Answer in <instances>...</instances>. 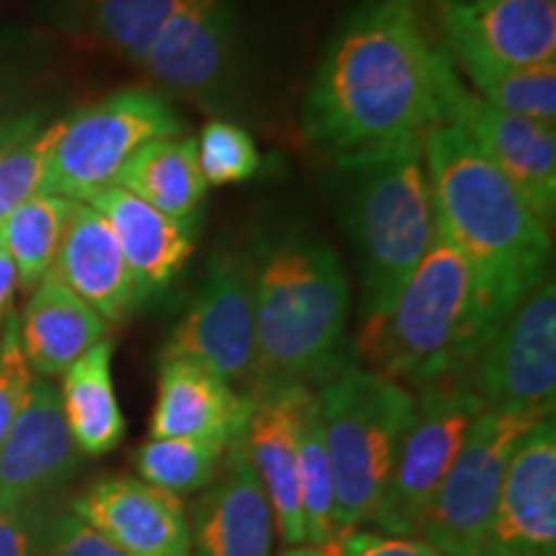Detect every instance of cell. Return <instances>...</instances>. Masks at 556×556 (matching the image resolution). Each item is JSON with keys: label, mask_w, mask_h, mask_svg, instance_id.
<instances>
[{"label": "cell", "mask_w": 556, "mask_h": 556, "mask_svg": "<svg viewBox=\"0 0 556 556\" xmlns=\"http://www.w3.org/2000/svg\"><path fill=\"white\" fill-rule=\"evenodd\" d=\"M479 556H556V428L544 417L513 451Z\"/></svg>", "instance_id": "5bb4252c"}, {"label": "cell", "mask_w": 556, "mask_h": 556, "mask_svg": "<svg viewBox=\"0 0 556 556\" xmlns=\"http://www.w3.org/2000/svg\"><path fill=\"white\" fill-rule=\"evenodd\" d=\"M441 124H456L516 186L533 214L554 225L556 214V131L548 124L505 114L464 86L451 60L443 75Z\"/></svg>", "instance_id": "7c38bea8"}, {"label": "cell", "mask_w": 556, "mask_h": 556, "mask_svg": "<svg viewBox=\"0 0 556 556\" xmlns=\"http://www.w3.org/2000/svg\"><path fill=\"white\" fill-rule=\"evenodd\" d=\"M495 330L467 258L435 232L392 302L361 319L356 356L366 371L422 389L462 377Z\"/></svg>", "instance_id": "277c9868"}, {"label": "cell", "mask_w": 556, "mask_h": 556, "mask_svg": "<svg viewBox=\"0 0 556 556\" xmlns=\"http://www.w3.org/2000/svg\"><path fill=\"white\" fill-rule=\"evenodd\" d=\"M435 5L454 65L556 62V0H435Z\"/></svg>", "instance_id": "4fadbf2b"}, {"label": "cell", "mask_w": 556, "mask_h": 556, "mask_svg": "<svg viewBox=\"0 0 556 556\" xmlns=\"http://www.w3.org/2000/svg\"><path fill=\"white\" fill-rule=\"evenodd\" d=\"M255 377L268 384H309L340 371L351 287L336 248L294 227L253 261Z\"/></svg>", "instance_id": "3957f363"}, {"label": "cell", "mask_w": 556, "mask_h": 556, "mask_svg": "<svg viewBox=\"0 0 556 556\" xmlns=\"http://www.w3.org/2000/svg\"><path fill=\"white\" fill-rule=\"evenodd\" d=\"M343 548H345V533H336V536L325 541V544L294 546L283 556H343Z\"/></svg>", "instance_id": "f35d334b"}, {"label": "cell", "mask_w": 556, "mask_h": 556, "mask_svg": "<svg viewBox=\"0 0 556 556\" xmlns=\"http://www.w3.org/2000/svg\"><path fill=\"white\" fill-rule=\"evenodd\" d=\"M189 0H88V26L109 50L135 65Z\"/></svg>", "instance_id": "f1b7e54d"}, {"label": "cell", "mask_w": 556, "mask_h": 556, "mask_svg": "<svg viewBox=\"0 0 556 556\" xmlns=\"http://www.w3.org/2000/svg\"><path fill=\"white\" fill-rule=\"evenodd\" d=\"M539 420L544 417L484 409L471 422L467 441L415 539H422L443 556L482 554L513 451Z\"/></svg>", "instance_id": "30bf717a"}, {"label": "cell", "mask_w": 556, "mask_h": 556, "mask_svg": "<svg viewBox=\"0 0 556 556\" xmlns=\"http://www.w3.org/2000/svg\"><path fill=\"white\" fill-rule=\"evenodd\" d=\"M232 443L219 438H148L137 448L135 467L139 479L180 497L201 492L219 475Z\"/></svg>", "instance_id": "83f0119b"}, {"label": "cell", "mask_w": 556, "mask_h": 556, "mask_svg": "<svg viewBox=\"0 0 556 556\" xmlns=\"http://www.w3.org/2000/svg\"><path fill=\"white\" fill-rule=\"evenodd\" d=\"M197 155L206 186L245 184L261 168V152L250 131L225 119L204 124L197 139Z\"/></svg>", "instance_id": "4dcf8cb0"}, {"label": "cell", "mask_w": 556, "mask_h": 556, "mask_svg": "<svg viewBox=\"0 0 556 556\" xmlns=\"http://www.w3.org/2000/svg\"><path fill=\"white\" fill-rule=\"evenodd\" d=\"M160 358H189L227 384H253V258L240 250L214 255L191 307L165 340Z\"/></svg>", "instance_id": "8fae6325"}, {"label": "cell", "mask_w": 556, "mask_h": 556, "mask_svg": "<svg viewBox=\"0 0 556 556\" xmlns=\"http://www.w3.org/2000/svg\"><path fill=\"white\" fill-rule=\"evenodd\" d=\"M253 397L242 446L258 475L274 510L276 533L283 544L302 546V507H299V456L302 430L315 400L309 384H268L248 392Z\"/></svg>", "instance_id": "2e32d148"}, {"label": "cell", "mask_w": 556, "mask_h": 556, "mask_svg": "<svg viewBox=\"0 0 556 556\" xmlns=\"http://www.w3.org/2000/svg\"><path fill=\"white\" fill-rule=\"evenodd\" d=\"M62 122L41 127L31 137L21 139L18 144L0 157V219H5L13 208L45 191L47 168L54 144L62 135Z\"/></svg>", "instance_id": "1f68e13d"}, {"label": "cell", "mask_w": 556, "mask_h": 556, "mask_svg": "<svg viewBox=\"0 0 556 556\" xmlns=\"http://www.w3.org/2000/svg\"><path fill=\"white\" fill-rule=\"evenodd\" d=\"M109 323L65 283L47 274L18 317V340L37 377H62L83 353L106 340Z\"/></svg>", "instance_id": "603a6c76"}, {"label": "cell", "mask_w": 556, "mask_h": 556, "mask_svg": "<svg viewBox=\"0 0 556 556\" xmlns=\"http://www.w3.org/2000/svg\"><path fill=\"white\" fill-rule=\"evenodd\" d=\"M80 456L62 415L60 389L34 377L29 400L0 443V510L39 503L78 471Z\"/></svg>", "instance_id": "ac0fdd59"}, {"label": "cell", "mask_w": 556, "mask_h": 556, "mask_svg": "<svg viewBox=\"0 0 556 556\" xmlns=\"http://www.w3.org/2000/svg\"><path fill=\"white\" fill-rule=\"evenodd\" d=\"M343 556H443L422 539L389 536V533L348 531Z\"/></svg>", "instance_id": "d590c367"}, {"label": "cell", "mask_w": 556, "mask_h": 556, "mask_svg": "<svg viewBox=\"0 0 556 556\" xmlns=\"http://www.w3.org/2000/svg\"><path fill=\"white\" fill-rule=\"evenodd\" d=\"M70 510L129 556H191L184 500L139 477L99 479Z\"/></svg>", "instance_id": "e0dca14e"}, {"label": "cell", "mask_w": 556, "mask_h": 556, "mask_svg": "<svg viewBox=\"0 0 556 556\" xmlns=\"http://www.w3.org/2000/svg\"><path fill=\"white\" fill-rule=\"evenodd\" d=\"M45 556H129L119 546L111 544L96 528L80 520L73 510L54 516Z\"/></svg>", "instance_id": "e575fe53"}, {"label": "cell", "mask_w": 556, "mask_h": 556, "mask_svg": "<svg viewBox=\"0 0 556 556\" xmlns=\"http://www.w3.org/2000/svg\"><path fill=\"white\" fill-rule=\"evenodd\" d=\"M238 58V24L229 0H189L144 54L150 78L184 99L212 103Z\"/></svg>", "instance_id": "9a60e30c"}, {"label": "cell", "mask_w": 556, "mask_h": 556, "mask_svg": "<svg viewBox=\"0 0 556 556\" xmlns=\"http://www.w3.org/2000/svg\"><path fill=\"white\" fill-rule=\"evenodd\" d=\"M116 186L170 219L197 217L208 189L199 165L197 139L160 137L142 144L124 163Z\"/></svg>", "instance_id": "d4e9b609"}, {"label": "cell", "mask_w": 556, "mask_h": 556, "mask_svg": "<svg viewBox=\"0 0 556 556\" xmlns=\"http://www.w3.org/2000/svg\"><path fill=\"white\" fill-rule=\"evenodd\" d=\"M18 278H16V268H13V261L9 258L3 248H0V325H3L5 315L11 312V302L13 294H16Z\"/></svg>", "instance_id": "74e56055"}, {"label": "cell", "mask_w": 556, "mask_h": 556, "mask_svg": "<svg viewBox=\"0 0 556 556\" xmlns=\"http://www.w3.org/2000/svg\"><path fill=\"white\" fill-rule=\"evenodd\" d=\"M422 139H402L338 160L343 222L364 274L361 319L392 302L435 240Z\"/></svg>", "instance_id": "5b68a950"}, {"label": "cell", "mask_w": 556, "mask_h": 556, "mask_svg": "<svg viewBox=\"0 0 556 556\" xmlns=\"http://www.w3.org/2000/svg\"><path fill=\"white\" fill-rule=\"evenodd\" d=\"M186 510L191 556H274V510L242 435L229 446L219 475Z\"/></svg>", "instance_id": "d6986e66"}, {"label": "cell", "mask_w": 556, "mask_h": 556, "mask_svg": "<svg viewBox=\"0 0 556 556\" xmlns=\"http://www.w3.org/2000/svg\"><path fill=\"white\" fill-rule=\"evenodd\" d=\"M458 75L469 90L505 114L523 116L554 127L556 122V62L536 67H500L484 62H462Z\"/></svg>", "instance_id": "4316f807"}, {"label": "cell", "mask_w": 556, "mask_h": 556, "mask_svg": "<svg viewBox=\"0 0 556 556\" xmlns=\"http://www.w3.org/2000/svg\"><path fill=\"white\" fill-rule=\"evenodd\" d=\"M52 516L41 503L0 510V556H45Z\"/></svg>", "instance_id": "836d02e7"}, {"label": "cell", "mask_w": 556, "mask_h": 556, "mask_svg": "<svg viewBox=\"0 0 556 556\" xmlns=\"http://www.w3.org/2000/svg\"><path fill=\"white\" fill-rule=\"evenodd\" d=\"M41 129V116L34 109H0V157L21 139Z\"/></svg>", "instance_id": "8d00e7d4"}, {"label": "cell", "mask_w": 556, "mask_h": 556, "mask_svg": "<svg viewBox=\"0 0 556 556\" xmlns=\"http://www.w3.org/2000/svg\"><path fill=\"white\" fill-rule=\"evenodd\" d=\"M3 323V336H0V443L5 441L18 413L24 409L34 384V371L21 351L18 315L11 309Z\"/></svg>", "instance_id": "d6a6232c"}, {"label": "cell", "mask_w": 556, "mask_h": 556, "mask_svg": "<svg viewBox=\"0 0 556 556\" xmlns=\"http://www.w3.org/2000/svg\"><path fill=\"white\" fill-rule=\"evenodd\" d=\"M458 381L492 413L554 417L556 287L552 278H541L528 291Z\"/></svg>", "instance_id": "9c48e42d"}, {"label": "cell", "mask_w": 556, "mask_h": 556, "mask_svg": "<svg viewBox=\"0 0 556 556\" xmlns=\"http://www.w3.org/2000/svg\"><path fill=\"white\" fill-rule=\"evenodd\" d=\"M482 413V402L458 379L422 387L384 495L366 523L389 536H417L471 422Z\"/></svg>", "instance_id": "ba28073f"}, {"label": "cell", "mask_w": 556, "mask_h": 556, "mask_svg": "<svg viewBox=\"0 0 556 556\" xmlns=\"http://www.w3.org/2000/svg\"><path fill=\"white\" fill-rule=\"evenodd\" d=\"M184 122L168 99L150 88H122L62 122L45 191L88 201L116 184L124 163L160 137H180Z\"/></svg>", "instance_id": "52a82bcc"}, {"label": "cell", "mask_w": 556, "mask_h": 556, "mask_svg": "<svg viewBox=\"0 0 556 556\" xmlns=\"http://www.w3.org/2000/svg\"><path fill=\"white\" fill-rule=\"evenodd\" d=\"M114 343L101 340L62 374L60 405L75 446L86 456H106L122 443L127 420L111 377Z\"/></svg>", "instance_id": "cb8c5ba5"}, {"label": "cell", "mask_w": 556, "mask_h": 556, "mask_svg": "<svg viewBox=\"0 0 556 556\" xmlns=\"http://www.w3.org/2000/svg\"><path fill=\"white\" fill-rule=\"evenodd\" d=\"M446 47L426 34L420 0H364L338 26L307 90L304 135L348 157L426 137L441 124Z\"/></svg>", "instance_id": "6da1fadb"}, {"label": "cell", "mask_w": 556, "mask_h": 556, "mask_svg": "<svg viewBox=\"0 0 556 556\" xmlns=\"http://www.w3.org/2000/svg\"><path fill=\"white\" fill-rule=\"evenodd\" d=\"M50 274L109 325L124 323L144 302L114 229L86 201H73Z\"/></svg>", "instance_id": "ffe728a7"}, {"label": "cell", "mask_w": 556, "mask_h": 556, "mask_svg": "<svg viewBox=\"0 0 556 556\" xmlns=\"http://www.w3.org/2000/svg\"><path fill=\"white\" fill-rule=\"evenodd\" d=\"M253 415V397L212 368L189 358H160L150 438H219L238 441Z\"/></svg>", "instance_id": "44dd1931"}, {"label": "cell", "mask_w": 556, "mask_h": 556, "mask_svg": "<svg viewBox=\"0 0 556 556\" xmlns=\"http://www.w3.org/2000/svg\"><path fill=\"white\" fill-rule=\"evenodd\" d=\"M317 400L336 484V533L358 531L384 495L415 394L358 366L325 379Z\"/></svg>", "instance_id": "8992f818"}, {"label": "cell", "mask_w": 556, "mask_h": 556, "mask_svg": "<svg viewBox=\"0 0 556 556\" xmlns=\"http://www.w3.org/2000/svg\"><path fill=\"white\" fill-rule=\"evenodd\" d=\"M70 208L73 201L65 197L37 193L0 219V248L9 253L24 289L31 291L52 270Z\"/></svg>", "instance_id": "484cf974"}, {"label": "cell", "mask_w": 556, "mask_h": 556, "mask_svg": "<svg viewBox=\"0 0 556 556\" xmlns=\"http://www.w3.org/2000/svg\"><path fill=\"white\" fill-rule=\"evenodd\" d=\"M86 204L93 206L114 229L142 299L168 289L197 248V217H165L116 184L93 193Z\"/></svg>", "instance_id": "7402d4cb"}, {"label": "cell", "mask_w": 556, "mask_h": 556, "mask_svg": "<svg viewBox=\"0 0 556 556\" xmlns=\"http://www.w3.org/2000/svg\"><path fill=\"white\" fill-rule=\"evenodd\" d=\"M299 507H302L304 544L317 546L336 536V484L325 443L323 413L315 392L302 430V456H299Z\"/></svg>", "instance_id": "f546056e"}, {"label": "cell", "mask_w": 556, "mask_h": 556, "mask_svg": "<svg viewBox=\"0 0 556 556\" xmlns=\"http://www.w3.org/2000/svg\"><path fill=\"white\" fill-rule=\"evenodd\" d=\"M422 157L438 232L467 258L486 315L500 328L546 278L548 227L456 124L430 127Z\"/></svg>", "instance_id": "7a4b0ae2"}]
</instances>
